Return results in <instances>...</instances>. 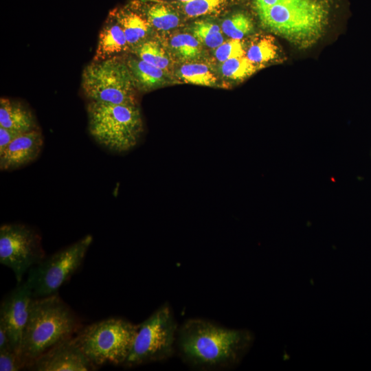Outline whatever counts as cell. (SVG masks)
<instances>
[{"label": "cell", "instance_id": "obj_19", "mask_svg": "<svg viewBox=\"0 0 371 371\" xmlns=\"http://www.w3.org/2000/svg\"><path fill=\"white\" fill-rule=\"evenodd\" d=\"M132 50L142 60L160 69L166 70L170 64L165 49L155 39L148 38Z\"/></svg>", "mask_w": 371, "mask_h": 371}, {"label": "cell", "instance_id": "obj_30", "mask_svg": "<svg viewBox=\"0 0 371 371\" xmlns=\"http://www.w3.org/2000/svg\"><path fill=\"white\" fill-rule=\"evenodd\" d=\"M182 3H185V2H188V1H192V0H178Z\"/></svg>", "mask_w": 371, "mask_h": 371}, {"label": "cell", "instance_id": "obj_15", "mask_svg": "<svg viewBox=\"0 0 371 371\" xmlns=\"http://www.w3.org/2000/svg\"><path fill=\"white\" fill-rule=\"evenodd\" d=\"M0 126L21 133L38 129L30 109L19 101L0 99Z\"/></svg>", "mask_w": 371, "mask_h": 371}, {"label": "cell", "instance_id": "obj_12", "mask_svg": "<svg viewBox=\"0 0 371 371\" xmlns=\"http://www.w3.org/2000/svg\"><path fill=\"white\" fill-rule=\"evenodd\" d=\"M43 145V137L39 129L21 134L0 153V169L15 170L32 162L38 157Z\"/></svg>", "mask_w": 371, "mask_h": 371}, {"label": "cell", "instance_id": "obj_29", "mask_svg": "<svg viewBox=\"0 0 371 371\" xmlns=\"http://www.w3.org/2000/svg\"><path fill=\"white\" fill-rule=\"evenodd\" d=\"M14 351L11 339L5 328L0 324V352Z\"/></svg>", "mask_w": 371, "mask_h": 371}, {"label": "cell", "instance_id": "obj_14", "mask_svg": "<svg viewBox=\"0 0 371 371\" xmlns=\"http://www.w3.org/2000/svg\"><path fill=\"white\" fill-rule=\"evenodd\" d=\"M113 10L123 28L131 49L148 38L153 27L135 1Z\"/></svg>", "mask_w": 371, "mask_h": 371}, {"label": "cell", "instance_id": "obj_1", "mask_svg": "<svg viewBox=\"0 0 371 371\" xmlns=\"http://www.w3.org/2000/svg\"><path fill=\"white\" fill-rule=\"evenodd\" d=\"M337 1L251 0V4L264 29L304 49L325 34Z\"/></svg>", "mask_w": 371, "mask_h": 371}, {"label": "cell", "instance_id": "obj_6", "mask_svg": "<svg viewBox=\"0 0 371 371\" xmlns=\"http://www.w3.org/2000/svg\"><path fill=\"white\" fill-rule=\"evenodd\" d=\"M82 88L90 101L137 105L133 77L120 56L91 61L83 70Z\"/></svg>", "mask_w": 371, "mask_h": 371}, {"label": "cell", "instance_id": "obj_3", "mask_svg": "<svg viewBox=\"0 0 371 371\" xmlns=\"http://www.w3.org/2000/svg\"><path fill=\"white\" fill-rule=\"evenodd\" d=\"M80 329L78 319L58 293L34 298L20 355L27 365L54 345L73 337Z\"/></svg>", "mask_w": 371, "mask_h": 371}, {"label": "cell", "instance_id": "obj_8", "mask_svg": "<svg viewBox=\"0 0 371 371\" xmlns=\"http://www.w3.org/2000/svg\"><path fill=\"white\" fill-rule=\"evenodd\" d=\"M93 240L87 235L78 241L44 258L27 272L34 298L58 293L60 286L80 267Z\"/></svg>", "mask_w": 371, "mask_h": 371}, {"label": "cell", "instance_id": "obj_28", "mask_svg": "<svg viewBox=\"0 0 371 371\" xmlns=\"http://www.w3.org/2000/svg\"><path fill=\"white\" fill-rule=\"evenodd\" d=\"M20 132L0 126V153L19 135Z\"/></svg>", "mask_w": 371, "mask_h": 371}, {"label": "cell", "instance_id": "obj_11", "mask_svg": "<svg viewBox=\"0 0 371 371\" xmlns=\"http://www.w3.org/2000/svg\"><path fill=\"white\" fill-rule=\"evenodd\" d=\"M74 337L54 345L30 361L26 368L34 371L95 370L98 367L83 353Z\"/></svg>", "mask_w": 371, "mask_h": 371}, {"label": "cell", "instance_id": "obj_13", "mask_svg": "<svg viewBox=\"0 0 371 371\" xmlns=\"http://www.w3.org/2000/svg\"><path fill=\"white\" fill-rule=\"evenodd\" d=\"M124 32L112 10L109 12L99 34L92 61H99L130 50Z\"/></svg>", "mask_w": 371, "mask_h": 371}, {"label": "cell", "instance_id": "obj_5", "mask_svg": "<svg viewBox=\"0 0 371 371\" xmlns=\"http://www.w3.org/2000/svg\"><path fill=\"white\" fill-rule=\"evenodd\" d=\"M139 324L122 318H109L80 329L74 341L97 367L124 365L132 348Z\"/></svg>", "mask_w": 371, "mask_h": 371}, {"label": "cell", "instance_id": "obj_9", "mask_svg": "<svg viewBox=\"0 0 371 371\" xmlns=\"http://www.w3.org/2000/svg\"><path fill=\"white\" fill-rule=\"evenodd\" d=\"M45 258L39 234L29 226L4 224L0 227V263L10 268L17 283Z\"/></svg>", "mask_w": 371, "mask_h": 371}, {"label": "cell", "instance_id": "obj_17", "mask_svg": "<svg viewBox=\"0 0 371 371\" xmlns=\"http://www.w3.org/2000/svg\"><path fill=\"white\" fill-rule=\"evenodd\" d=\"M137 89L147 91L165 84L164 69L153 66L139 57H128L126 60Z\"/></svg>", "mask_w": 371, "mask_h": 371}, {"label": "cell", "instance_id": "obj_2", "mask_svg": "<svg viewBox=\"0 0 371 371\" xmlns=\"http://www.w3.org/2000/svg\"><path fill=\"white\" fill-rule=\"evenodd\" d=\"M254 340L251 333L199 319L187 320L177 330L181 358L201 369L225 368L239 363Z\"/></svg>", "mask_w": 371, "mask_h": 371}, {"label": "cell", "instance_id": "obj_4", "mask_svg": "<svg viewBox=\"0 0 371 371\" xmlns=\"http://www.w3.org/2000/svg\"><path fill=\"white\" fill-rule=\"evenodd\" d=\"M87 111L90 135L106 149L124 153L139 142L144 124L137 105L90 101Z\"/></svg>", "mask_w": 371, "mask_h": 371}, {"label": "cell", "instance_id": "obj_10", "mask_svg": "<svg viewBox=\"0 0 371 371\" xmlns=\"http://www.w3.org/2000/svg\"><path fill=\"white\" fill-rule=\"evenodd\" d=\"M34 298L32 289L25 280L18 283L1 303L0 324L7 331L14 350L19 354L23 330Z\"/></svg>", "mask_w": 371, "mask_h": 371}, {"label": "cell", "instance_id": "obj_27", "mask_svg": "<svg viewBox=\"0 0 371 371\" xmlns=\"http://www.w3.org/2000/svg\"><path fill=\"white\" fill-rule=\"evenodd\" d=\"M27 363L21 355L15 351L0 352V370L18 371L26 368Z\"/></svg>", "mask_w": 371, "mask_h": 371}, {"label": "cell", "instance_id": "obj_22", "mask_svg": "<svg viewBox=\"0 0 371 371\" xmlns=\"http://www.w3.org/2000/svg\"><path fill=\"white\" fill-rule=\"evenodd\" d=\"M260 68L244 56L223 62L221 65V71L227 79L242 80L249 77Z\"/></svg>", "mask_w": 371, "mask_h": 371}, {"label": "cell", "instance_id": "obj_25", "mask_svg": "<svg viewBox=\"0 0 371 371\" xmlns=\"http://www.w3.org/2000/svg\"><path fill=\"white\" fill-rule=\"evenodd\" d=\"M172 48L182 58L193 59L201 53L200 42L192 34L181 33L170 40Z\"/></svg>", "mask_w": 371, "mask_h": 371}, {"label": "cell", "instance_id": "obj_18", "mask_svg": "<svg viewBox=\"0 0 371 371\" xmlns=\"http://www.w3.org/2000/svg\"><path fill=\"white\" fill-rule=\"evenodd\" d=\"M245 56L254 64L262 68L265 64L280 60V50L275 37L257 34L245 43Z\"/></svg>", "mask_w": 371, "mask_h": 371}, {"label": "cell", "instance_id": "obj_21", "mask_svg": "<svg viewBox=\"0 0 371 371\" xmlns=\"http://www.w3.org/2000/svg\"><path fill=\"white\" fill-rule=\"evenodd\" d=\"M179 75L186 82L196 85L214 86L217 81L212 71L203 63L183 65L179 70Z\"/></svg>", "mask_w": 371, "mask_h": 371}, {"label": "cell", "instance_id": "obj_7", "mask_svg": "<svg viewBox=\"0 0 371 371\" xmlns=\"http://www.w3.org/2000/svg\"><path fill=\"white\" fill-rule=\"evenodd\" d=\"M177 330L170 307L167 303L161 305L139 324L132 348L123 366L133 367L170 357Z\"/></svg>", "mask_w": 371, "mask_h": 371}, {"label": "cell", "instance_id": "obj_26", "mask_svg": "<svg viewBox=\"0 0 371 371\" xmlns=\"http://www.w3.org/2000/svg\"><path fill=\"white\" fill-rule=\"evenodd\" d=\"M214 56L221 63L230 58L244 56H245V42L232 38L224 41L215 49Z\"/></svg>", "mask_w": 371, "mask_h": 371}, {"label": "cell", "instance_id": "obj_20", "mask_svg": "<svg viewBox=\"0 0 371 371\" xmlns=\"http://www.w3.org/2000/svg\"><path fill=\"white\" fill-rule=\"evenodd\" d=\"M221 27L223 34L230 38L242 40L254 32V23L247 14L238 12L227 17Z\"/></svg>", "mask_w": 371, "mask_h": 371}, {"label": "cell", "instance_id": "obj_24", "mask_svg": "<svg viewBox=\"0 0 371 371\" xmlns=\"http://www.w3.org/2000/svg\"><path fill=\"white\" fill-rule=\"evenodd\" d=\"M232 0H192L182 3V10L188 17H198L217 13L226 8Z\"/></svg>", "mask_w": 371, "mask_h": 371}, {"label": "cell", "instance_id": "obj_23", "mask_svg": "<svg viewBox=\"0 0 371 371\" xmlns=\"http://www.w3.org/2000/svg\"><path fill=\"white\" fill-rule=\"evenodd\" d=\"M194 37L203 45L216 49L224 42L221 27L208 21H198L192 27Z\"/></svg>", "mask_w": 371, "mask_h": 371}, {"label": "cell", "instance_id": "obj_16", "mask_svg": "<svg viewBox=\"0 0 371 371\" xmlns=\"http://www.w3.org/2000/svg\"><path fill=\"white\" fill-rule=\"evenodd\" d=\"M135 2L153 28L168 31L179 25V14L167 3L159 0H140Z\"/></svg>", "mask_w": 371, "mask_h": 371}]
</instances>
